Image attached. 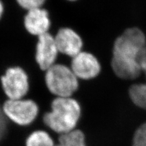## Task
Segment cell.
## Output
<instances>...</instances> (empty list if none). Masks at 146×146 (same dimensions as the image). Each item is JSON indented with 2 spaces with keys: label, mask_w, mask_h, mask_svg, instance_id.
<instances>
[{
  "label": "cell",
  "mask_w": 146,
  "mask_h": 146,
  "mask_svg": "<svg viewBox=\"0 0 146 146\" xmlns=\"http://www.w3.org/2000/svg\"><path fill=\"white\" fill-rule=\"evenodd\" d=\"M146 47V35L140 27H129L115 40L112 46L111 66L119 78L135 80L141 70L140 59Z\"/></svg>",
  "instance_id": "6da1fadb"
},
{
  "label": "cell",
  "mask_w": 146,
  "mask_h": 146,
  "mask_svg": "<svg viewBox=\"0 0 146 146\" xmlns=\"http://www.w3.org/2000/svg\"><path fill=\"white\" fill-rule=\"evenodd\" d=\"M79 104L71 98H57L51 104V111L43 116L44 124L61 135L68 133L77 125L80 116Z\"/></svg>",
  "instance_id": "7a4b0ae2"
},
{
  "label": "cell",
  "mask_w": 146,
  "mask_h": 146,
  "mask_svg": "<svg viewBox=\"0 0 146 146\" xmlns=\"http://www.w3.org/2000/svg\"><path fill=\"white\" fill-rule=\"evenodd\" d=\"M46 84L49 90L58 98H70L78 88V78L71 68L54 64L46 71Z\"/></svg>",
  "instance_id": "3957f363"
},
{
  "label": "cell",
  "mask_w": 146,
  "mask_h": 146,
  "mask_svg": "<svg viewBox=\"0 0 146 146\" xmlns=\"http://www.w3.org/2000/svg\"><path fill=\"white\" fill-rule=\"evenodd\" d=\"M3 111L4 115L18 125H27L35 120L38 107L31 100L9 99L4 103Z\"/></svg>",
  "instance_id": "277c9868"
},
{
  "label": "cell",
  "mask_w": 146,
  "mask_h": 146,
  "mask_svg": "<svg viewBox=\"0 0 146 146\" xmlns=\"http://www.w3.org/2000/svg\"><path fill=\"white\" fill-rule=\"evenodd\" d=\"M4 93L9 99H22L28 92V77L20 67L10 68L1 77Z\"/></svg>",
  "instance_id": "5b68a950"
},
{
  "label": "cell",
  "mask_w": 146,
  "mask_h": 146,
  "mask_svg": "<svg viewBox=\"0 0 146 146\" xmlns=\"http://www.w3.org/2000/svg\"><path fill=\"white\" fill-rule=\"evenodd\" d=\"M71 68L78 79L90 80L100 74L101 65L93 53L82 51L72 57Z\"/></svg>",
  "instance_id": "8992f818"
},
{
  "label": "cell",
  "mask_w": 146,
  "mask_h": 146,
  "mask_svg": "<svg viewBox=\"0 0 146 146\" xmlns=\"http://www.w3.org/2000/svg\"><path fill=\"white\" fill-rule=\"evenodd\" d=\"M38 37L35 59L41 69L47 71L54 65L58 50L55 38L48 33Z\"/></svg>",
  "instance_id": "52a82bcc"
},
{
  "label": "cell",
  "mask_w": 146,
  "mask_h": 146,
  "mask_svg": "<svg viewBox=\"0 0 146 146\" xmlns=\"http://www.w3.org/2000/svg\"><path fill=\"white\" fill-rule=\"evenodd\" d=\"M54 38L58 52L72 58L82 51L83 40L78 33L71 28L60 29Z\"/></svg>",
  "instance_id": "ba28073f"
},
{
  "label": "cell",
  "mask_w": 146,
  "mask_h": 146,
  "mask_svg": "<svg viewBox=\"0 0 146 146\" xmlns=\"http://www.w3.org/2000/svg\"><path fill=\"white\" fill-rule=\"evenodd\" d=\"M24 23L26 30L32 35L38 36L48 33L51 25L48 12L42 8L28 11Z\"/></svg>",
  "instance_id": "9c48e42d"
},
{
  "label": "cell",
  "mask_w": 146,
  "mask_h": 146,
  "mask_svg": "<svg viewBox=\"0 0 146 146\" xmlns=\"http://www.w3.org/2000/svg\"><path fill=\"white\" fill-rule=\"evenodd\" d=\"M59 143L55 146H86L85 136L79 130H73L59 137Z\"/></svg>",
  "instance_id": "30bf717a"
},
{
  "label": "cell",
  "mask_w": 146,
  "mask_h": 146,
  "mask_svg": "<svg viewBox=\"0 0 146 146\" xmlns=\"http://www.w3.org/2000/svg\"><path fill=\"white\" fill-rule=\"evenodd\" d=\"M129 96L136 106L146 110V83L131 85L129 89Z\"/></svg>",
  "instance_id": "8fae6325"
},
{
  "label": "cell",
  "mask_w": 146,
  "mask_h": 146,
  "mask_svg": "<svg viewBox=\"0 0 146 146\" xmlns=\"http://www.w3.org/2000/svg\"><path fill=\"white\" fill-rule=\"evenodd\" d=\"M26 146H55L48 133L44 131H36L26 140Z\"/></svg>",
  "instance_id": "7c38bea8"
},
{
  "label": "cell",
  "mask_w": 146,
  "mask_h": 146,
  "mask_svg": "<svg viewBox=\"0 0 146 146\" xmlns=\"http://www.w3.org/2000/svg\"><path fill=\"white\" fill-rule=\"evenodd\" d=\"M132 146H146V122L135 131Z\"/></svg>",
  "instance_id": "4fadbf2b"
},
{
  "label": "cell",
  "mask_w": 146,
  "mask_h": 146,
  "mask_svg": "<svg viewBox=\"0 0 146 146\" xmlns=\"http://www.w3.org/2000/svg\"><path fill=\"white\" fill-rule=\"evenodd\" d=\"M17 1L20 6L27 9V11L41 8L45 2V0H17Z\"/></svg>",
  "instance_id": "5bb4252c"
},
{
  "label": "cell",
  "mask_w": 146,
  "mask_h": 146,
  "mask_svg": "<svg viewBox=\"0 0 146 146\" xmlns=\"http://www.w3.org/2000/svg\"><path fill=\"white\" fill-rule=\"evenodd\" d=\"M6 121L3 110L0 108V141L3 138L6 131Z\"/></svg>",
  "instance_id": "9a60e30c"
},
{
  "label": "cell",
  "mask_w": 146,
  "mask_h": 146,
  "mask_svg": "<svg viewBox=\"0 0 146 146\" xmlns=\"http://www.w3.org/2000/svg\"><path fill=\"white\" fill-rule=\"evenodd\" d=\"M140 63L141 70H142V73H144L146 78V47L143 51L142 55H141Z\"/></svg>",
  "instance_id": "2e32d148"
},
{
  "label": "cell",
  "mask_w": 146,
  "mask_h": 146,
  "mask_svg": "<svg viewBox=\"0 0 146 146\" xmlns=\"http://www.w3.org/2000/svg\"><path fill=\"white\" fill-rule=\"evenodd\" d=\"M3 4L0 1V18H1L2 15H3Z\"/></svg>",
  "instance_id": "e0dca14e"
},
{
  "label": "cell",
  "mask_w": 146,
  "mask_h": 146,
  "mask_svg": "<svg viewBox=\"0 0 146 146\" xmlns=\"http://www.w3.org/2000/svg\"><path fill=\"white\" fill-rule=\"evenodd\" d=\"M68 1H77V0H68Z\"/></svg>",
  "instance_id": "ac0fdd59"
}]
</instances>
